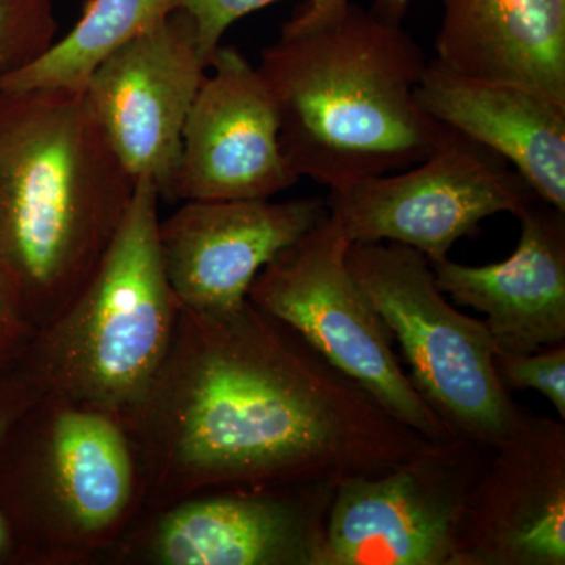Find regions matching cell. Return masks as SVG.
I'll return each mask as SVG.
<instances>
[{"label": "cell", "instance_id": "ffe728a7", "mask_svg": "<svg viewBox=\"0 0 565 565\" xmlns=\"http://www.w3.org/2000/svg\"><path fill=\"white\" fill-rule=\"evenodd\" d=\"M493 370L509 393L535 390L565 422V343L530 353L494 351Z\"/></svg>", "mask_w": 565, "mask_h": 565}, {"label": "cell", "instance_id": "277c9868", "mask_svg": "<svg viewBox=\"0 0 565 565\" xmlns=\"http://www.w3.org/2000/svg\"><path fill=\"white\" fill-rule=\"evenodd\" d=\"M143 511L139 460L120 416L41 392L11 427L0 456V514L11 559L98 563Z\"/></svg>", "mask_w": 565, "mask_h": 565}, {"label": "cell", "instance_id": "9a60e30c", "mask_svg": "<svg viewBox=\"0 0 565 565\" xmlns=\"http://www.w3.org/2000/svg\"><path fill=\"white\" fill-rule=\"evenodd\" d=\"M515 217L519 244L504 262L430 266L445 296L487 316L494 351L530 353L565 343V212L535 196Z\"/></svg>", "mask_w": 565, "mask_h": 565}, {"label": "cell", "instance_id": "2e32d148", "mask_svg": "<svg viewBox=\"0 0 565 565\" xmlns=\"http://www.w3.org/2000/svg\"><path fill=\"white\" fill-rule=\"evenodd\" d=\"M424 110L451 131L500 156L531 191L565 212V106L512 82L476 79L427 63Z\"/></svg>", "mask_w": 565, "mask_h": 565}, {"label": "cell", "instance_id": "8fae6325", "mask_svg": "<svg viewBox=\"0 0 565 565\" xmlns=\"http://www.w3.org/2000/svg\"><path fill=\"white\" fill-rule=\"evenodd\" d=\"M210 61L195 21L173 10L93 74L85 98L134 180H150L173 203L182 131Z\"/></svg>", "mask_w": 565, "mask_h": 565}, {"label": "cell", "instance_id": "ba28073f", "mask_svg": "<svg viewBox=\"0 0 565 565\" xmlns=\"http://www.w3.org/2000/svg\"><path fill=\"white\" fill-rule=\"evenodd\" d=\"M492 451L462 437L430 441L384 475L334 486L322 565H459L465 508Z\"/></svg>", "mask_w": 565, "mask_h": 565}, {"label": "cell", "instance_id": "603a6c76", "mask_svg": "<svg viewBox=\"0 0 565 565\" xmlns=\"http://www.w3.org/2000/svg\"><path fill=\"white\" fill-rule=\"evenodd\" d=\"M35 330L22 318L0 285V374L14 366L28 349Z\"/></svg>", "mask_w": 565, "mask_h": 565}, {"label": "cell", "instance_id": "7402d4cb", "mask_svg": "<svg viewBox=\"0 0 565 565\" xmlns=\"http://www.w3.org/2000/svg\"><path fill=\"white\" fill-rule=\"evenodd\" d=\"M40 393L39 385L33 382L31 375L25 373L20 363L0 374V456L11 427ZM9 559H11L10 535L0 514V564Z\"/></svg>", "mask_w": 565, "mask_h": 565}, {"label": "cell", "instance_id": "52a82bcc", "mask_svg": "<svg viewBox=\"0 0 565 565\" xmlns=\"http://www.w3.org/2000/svg\"><path fill=\"white\" fill-rule=\"evenodd\" d=\"M351 245L327 215L264 267L248 300L296 330L405 426L433 441L455 438L412 385L392 329L349 269Z\"/></svg>", "mask_w": 565, "mask_h": 565}, {"label": "cell", "instance_id": "6da1fadb", "mask_svg": "<svg viewBox=\"0 0 565 565\" xmlns=\"http://www.w3.org/2000/svg\"><path fill=\"white\" fill-rule=\"evenodd\" d=\"M126 426L143 512L222 487L384 475L433 441L250 300L215 313L181 308L161 370Z\"/></svg>", "mask_w": 565, "mask_h": 565}, {"label": "cell", "instance_id": "30bf717a", "mask_svg": "<svg viewBox=\"0 0 565 565\" xmlns=\"http://www.w3.org/2000/svg\"><path fill=\"white\" fill-rule=\"evenodd\" d=\"M535 196L500 156L451 131L422 162L329 191L326 204L352 244L407 245L434 263L486 218L516 215Z\"/></svg>", "mask_w": 565, "mask_h": 565}, {"label": "cell", "instance_id": "d6986e66", "mask_svg": "<svg viewBox=\"0 0 565 565\" xmlns=\"http://www.w3.org/2000/svg\"><path fill=\"white\" fill-rule=\"evenodd\" d=\"M57 31L52 0H0V79L43 54Z\"/></svg>", "mask_w": 565, "mask_h": 565}, {"label": "cell", "instance_id": "44dd1931", "mask_svg": "<svg viewBox=\"0 0 565 565\" xmlns=\"http://www.w3.org/2000/svg\"><path fill=\"white\" fill-rule=\"evenodd\" d=\"M280 0H177V9L188 11L195 21L200 46L207 61L222 44L226 31L253 11L273 6ZM351 0H307L316 7L338 6Z\"/></svg>", "mask_w": 565, "mask_h": 565}, {"label": "cell", "instance_id": "7c38bea8", "mask_svg": "<svg viewBox=\"0 0 565 565\" xmlns=\"http://www.w3.org/2000/svg\"><path fill=\"white\" fill-rule=\"evenodd\" d=\"M299 181L282 154L277 107L258 66L221 44L182 131L173 203L273 199Z\"/></svg>", "mask_w": 565, "mask_h": 565}, {"label": "cell", "instance_id": "4fadbf2b", "mask_svg": "<svg viewBox=\"0 0 565 565\" xmlns=\"http://www.w3.org/2000/svg\"><path fill=\"white\" fill-rule=\"evenodd\" d=\"M459 565H565V422L527 412L494 446L460 523Z\"/></svg>", "mask_w": 565, "mask_h": 565}, {"label": "cell", "instance_id": "e0dca14e", "mask_svg": "<svg viewBox=\"0 0 565 565\" xmlns=\"http://www.w3.org/2000/svg\"><path fill=\"white\" fill-rule=\"evenodd\" d=\"M434 61L565 106V0H440Z\"/></svg>", "mask_w": 565, "mask_h": 565}, {"label": "cell", "instance_id": "cb8c5ba5", "mask_svg": "<svg viewBox=\"0 0 565 565\" xmlns=\"http://www.w3.org/2000/svg\"><path fill=\"white\" fill-rule=\"evenodd\" d=\"M416 0H374L373 10L381 17L401 22Z\"/></svg>", "mask_w": 565, "mask_h": 565}, {"label": "cell", "instance_id": "ac0fdd59", "mask_svg": "<svg viewBox=\"0 0 565 565\" xmlns=\"http://www.w3.org/2000/svg\"><path fill=\"white\" fill-rule=\"evenodd\" d=\"M177 10V0H88L81 20L22 68L0 79L9 90L85 93L95 71Z\"/></svg>", "mask_w": 565, "mask_h": 565}, {"label": "cell", "instance_id": "3957f363", "mask_svg": "<svg viewBox=\"0 0 565 565\" xmlns=\"http://www.w3.org/2000/svg\"><path fill=\"white\" fill-rule=\"evenodd\" d=\"M136 182L85 93L0 87V285L35 333L90 280Z\"/></svg>", "mask_w": 565, "mask_h": 565}, {"label": "cell", "instance_id": "7a4b0ae2", "mask_svg": "<svg viewBox=\"0 0 565 565\" xmlns=\"http://www.w3.org/2000/svg\"><path fill=\"white\" fill-rule=\"evenodd\" d=\"M426 55L401 22L356 3L305 2L264 47L280 147L294 173L329 191L407 169L451 129L418 99Z\"/></svg>", "mask_w": 565, "mask_h": 565}, {"label": "cell", "instance_id": "5bb4252c", "mask_svg": "<svg viewBox=\"0 0 565 565\" xmlns=\"http://www.w3.org/2000/svg\"><path fill=\"white\" fill-rule=\"evenodd\" d=\"M329 215L326 199L189 200L159 222L167 278L184 310L230 311L264 267Z\"/></svg>", "mask_w": 565, "mask_h": 565}, {"label": "cell", "instance_id": "8992f818", "mask_svg": "<svg viewBox=\"0 0 565 565\" xmlns=\"http://www.w3.org/2000/svg\"><path fill=\"white\" fill-rule=\"evenodd\" d=\"M348 264L392 329L412 385L451 434L494 448L514 433L527 412L498 381L492 337L446 300L429 259L407 245L352 244Z\"/></svg>", "mask_w": 565, "mask_h": 565}, {"label": "cell", "instance_id": "5b68a950", "mask_svg": "<svg viewBox=\"0 0 565 565\" xmlns=\"http://www.w3.org/2000/svg\"><path fill=\"white\" fill-rule=\"evenodd\" d=\"M159 196L139 180L90 280L39 330L20 363L41 392L95 405L128 423L172 345L181 307L159 248Z\"/></svg>", "mask_w": 565, "mask_h": 565}, {"label": "cell", "instance_id": "9c48e42d", "mask_svg": "<svg viewBox=\"0 0 565 565\" xmlns=\"http://www.w3.org/2000/svg\"><path fill=\"white\" fill-rule=\"evenodd\" d=\"M333 484L234 486L143 512L99 563L322 565Z\"/></svg>", "mask_w": 565, "mask_h": 565}]
</instances>
